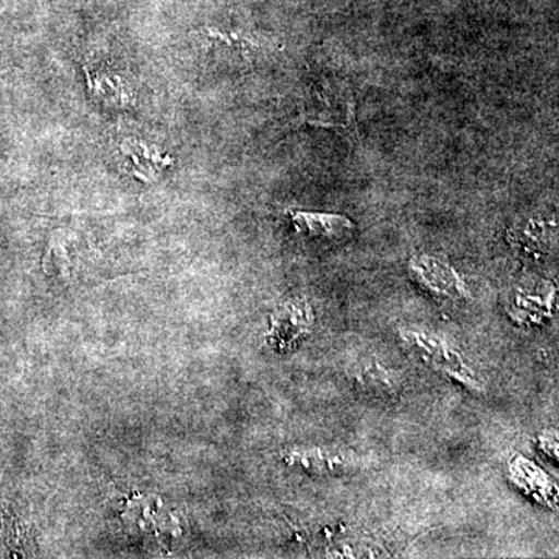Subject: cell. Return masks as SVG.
<instances>
[{
    "label": "cell",
    "instance_id": "cell-1",
    "mask_svg": "<svg viewBox=\"0 0 559 559\" xmlns=\"http://www.w3.org/2000/svg\"><path fill=\"white\" fill-rule=\"evenodd\" d=\"M401 341L412 349L419 359L425 360L433 370L440 371L450 380L457 381L463 388L473 393L484 392V382L471 369L457 348L432 333L421 330H401Z\"/></svg>",
    "mask_w": 559,
    "mask_h": 559
},
{
    "label": "cell",
    "instance_id": "cell-2",
    "mask_svg": "<svg viewBox=\"0 0 559 559\" xmlns=\"http://www.w3.org/2000/svg\"><path fill=\"white\" fill-rule=\"evenodd\" d=\"M314 314L307 300H290L271 316L267 344L277 352H294L310 336Z\"/></svg>",
    "mask_w": 559,
    "mask_h": 559
},
{
    "label": "cell",
    "instance_id": "cell-3",
    "mask_svg": "<svg viewBox=\"0 0 559 559\" xmlns=\"http://www.w3.org/2000/svg\"><path fill=\"white\" fill-rule=\"evenodd\" d=\"M411 274L421 288L428 290L430 296L439 300H462L468 296L465 283L459 277L457 272L450 264L421 257L411 261Z\"/></svg>",
    "mask_w": 559,
    "mask_h": 559
},
{
    "label": "cell",
    "instance_id": "cell-4",
    "mask_svg": "<svg viewBox=\"0 0 559 559\" xmlns=\"http://www.w3.org/2000/svg\"><path fill=\"white\" fill-rule=\"evenodd\" d=\"M289 468L308 476H337L355 469L356 457L348 452L330 448H297L283 454Z\"/></svg>",
    "mask_w": 559,
    "mask_h": 559
},
{
    "label": "cell",
    "instance_id": "cell-5",
    "mask_svg": "<svg viewBox=\"0 0 559 559\" xmlns=\"http://www.w3.org/2000/svg\"><path fill=\"white\" fill-rule=\"evenodd\" d=\"M162 516V502L156 498L140 496L138 502H130L124 511L123 522L130 528L131 535L140 538H159V535L167 538L171 528L170 524Z\"/></svg>",
    "mask_w": 559,
    "mask_h": 559
},
{
    "label": "cell",
    "instance_id": "cell-6",
    "mask_svg": "<svg viewBox=\"0 0 559 559\" xmlns=\"http://www.w3.org/2000/svg\"><path fill=\"white\" fill-rule=\"evenodd\" d=\"M293 223L301 234L325 240H341L355 229L352 221L345 216L329 213L297 212L293 215Z\"/></svg>",
    "mask_w": 559,
    "mask_h": 559
},
{
    "label": "cell",
    "instance_id": "cell-7",
    "mask_svg": "<svg viewBox=\"0 0 559 559\" xmlns=\"http://www.w3.org/2000/svg\"><path fill=\"white\" fill-rule=\"evenodd\" d=\"M355 382L356 388L377 399H392L395 393H399V382L393 378L392 371L384 369V366L378 362L360 367Z\"/></svg>",
    "mask_w": 559,
    "mask_h": 559
},
{
    "label": "cell",
    "instance_id": "cell-8",
    "mask_svg": "<svg viewBox=\"0 0 559 559\" xmlns=\"http://www.w3.org/2000/svg\"><path fill=\"white\" fill-rule=\"evenodd\" d=\"M43 267L50 277L69 278L72 274V255H70L66 238H60V234H55L51 237L49 248L44 255Z\"/></svg>",
    "mask_w": 559,
    "mask_h": 559
}]
</instances>
